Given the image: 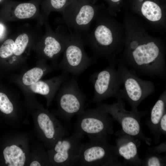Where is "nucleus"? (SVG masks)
I'll use <instances>...</instances> for the list:
<instances>
[{
  "label": "nucleus",
  "instance_id": "4",
  "mask_svg": "<svg viewBox=\"0 0 166 166\" xmlns=\"http://www.w3.org/2000/svg\"><path fill=\"white\" fill-rule=\"evenodd\" d=\"M84 143L77 164L82 166H125L119 161L115 146L107 139H89Z\"/></svg>",
  "mask_w": 166,
  "mask_h": 166
},
{
  "label": "nucleus",
  "instance_id": "27",
  "mask_svg": "<svg viewBox=\"0 0 166 166\" xmlns=\"http://www.w3.org/2000/svg\"><path fill=\"white\" fill-rule=\"evenodd\" d=\"M148 152L156 153L158 154L166 151V143L164 142L154 147L149 148Z\"/></svg>",
  "mask_w": 166,
  "mask_h": 166
},
{
  "label": "nucleus",
  "instance_id": "11",
  "mask_svg": "<svg viewBox=\"0 0 166 166\" xmlns=\"http://www.w3.org/2000/svg\"><path fill=\"white\" fill-rule=\"evenodd\" d=\"M45 21V34L39 42L37 50L40 59L50 61L52 65L57 69V59L68 45L70 34L62 25L59 26L54 31Z\"/></svg>",
  "mask_w": 166,
  "mask_h": 166
},
{
  "label": "nucleus",
  "instance_id": "14",
  "mask_svg": "<svg viewBox=\"0 0 166 166\" xmlns=\"http://www.w3.org/2000/svg\"><path fill=\"white\" fill-rule=\"evenodd\" d=\"M30 151L28 136L22 133L14 134L10 144L3 151L5 163L8 166H27Z\"/></svg>",
  "mask_w": 166,
  "mask_h": 166
},
{
  "label": "nucleus",
  "instance_id": "2",
  "mask_svg": "<svg viewBox=\"0 0 166 166\" xmlns=\"http://www.w3.org/2000/svg\"><path fill=\"white\" fill-rule=\"evenodd\" d=\"M77 116L73 134L81 139L86 135L89 139H107L113 133V118L98 104Z\"/></svg>",
  "mask_w": 166,
  "mask_h": 166
},
{
  "label": "nucleus",
  "instance_id": "18",
  "mask_svg": "<svg viewBox=\"0 0 166 166\" xmlns=\"http://www.w3.org/2000/svg\"><path fill=\"white\" fill-rule=\"evenodd\" d=\"M42 0H32L23 2L10 0L8 3L12 8L14 18L22 19L31 18L36 15Z\"/></svg>",
  "mask_w": 166,
  "mask_h": 166
},
{
  "label": "nucleus",
  "instance_id": "9",
  "mask_svg": "<svg viewBox=\"0 0 166 166\" xmlns=\"http://www.w3.org/2000/svg\"><path fill=\"white\" fill-rule=\"evenodd\" d=\"M95 0H77L62 12L63 22L70 30L82 35L87 33L98 10Z\"/></svg>",
  "mask_w": 166,
  "mask_h": 166
},
{
  "label": "nucleus",
  "instance_id": "8",
  "mask_svg": "<svg viewBox=\"0 0 166 166\" xmlns=\"http://www.w3.org/2000/svg\"><path fill=\"white\" fill-rule=\"evenodd\" d=\"M34 128L37 136L48 149L67 132L55 115L40 105L31 110Z\"/></svg>",
  "mask_w": 166,
  "mask_h": 166
},
{
  "label": "nucleus",
  "instance_id": "17",
  "mask_svg": "<svg viewBox=\"0 0 166 166\" xmlns=\"http://www.w3.org/2000/svg\"><path fill=\"white\" fill-rule=\"evenodd\" d=\"M166 90L160 94L158 99L152 107L149 119L146 122L154 136V142H159L157 138L158 126L160 121L166 112Z\"/></svg>",
  "mask_w": 166,
  "mask_h": 166
},
{
  "label": "nucleus",
  "instance_id": "3",
  "mask_svg": "<svg viewBox=\"0 0 166 166\" xmlns=\"http://www.w3.org/2000/svg\"><path fill=\"white\" fill-rule=\"evenodd\" d=\"M120 75L121 85L119 96L129 103L132 110L138 111L140 103L155 90V86L151 81L143 80L135 75L123 63L117 66Z\"/></svg>",
  "mask_w": 166,
  "mask_h": 166
},
{
  "label": "nucleus",
  "instance_id": "13",
  "mask_svg": "<svg viewBox=\"0 0 166 166\" xmlns=\"http://www.w3.org/2000/svg\"><path fill=\"white\" fill-rule=\"evenodd\" d=\"M68 78V74L62 73L59 75L46 80H41L29 86L20 87L25 94L26 106L38 103L33 96L34 94H37L45 98L47 106L49 107L62 84Z\"/></svg>",
  "mask_w": 166,
  "mask_h": 166
},
{
  "label": "nucleus",
  "instance_id": "19",
  "mask_svg": "<svg viewBox=\"0 0 166 166\" xmlns=\"http://www.w3.org/2000/svg\"><path fill=\"white\" fill-rule=\"evenodd\" d=\"M16 98H10L5 93L0 92V110L11 116L14 123L18 122L21 116V109Z\"/></svg>",
  "mask_w": 166,
  "mask_h": 166
},
{
  "label": "nucleus",
  "instance_id": "26",
  "mask_svg": "<svg viewBox=\"0 0 166 166\" xmlns=\"http://www.w3.org/2000/svg\"><path fill=\"white\" fill-rule=\"evenodd\" d=\"M166 134V112L161 117L159 123L157 130V138L159 141L160 138L162 135Z\"/></svg>",
  "mask_w": 166,
  "mask_h": 166
},
{
  "label": "nucleus",
  "instance_id": "24",
  "mask_svg": "<svg viewBox=\"0 0 166 166\" xmlns=\"http://www.w3.org/2000/svg\"><path fill=\"white\" fill-rule=\"evenodd\" d=\"M147 153L146 157L142 160L141 166H166V156L158 154L152 152Z\"/></svg>",
  "mask_w": 166,
  "mask_h": 166
},
{
  "label": "nucleus",
  "instance_id": "21",
  "mask_svg": "<svg viewBox=\"0 0 166 166\" xmlns=\"http://www.w3.org/2000/svg\"><path fill=\"white\" fill-rule=\"evenodd\" d=\"M77 0H42L41 4L45 19L51 12L57 11L61 13L66 7Z\"/></svg>",
  "mask_w": 166,
  "mask_h": 166
},
{
  "label": "nucleus",
  "instance_id": "1",
  "mask_svg": "<svg viewBox=\"0 0 166 166\" xmlns=\"http://www.w3.org/2000/svg\"><path fill=\"white\" fill-rule=\"evenodd\" d=\"M125 63L140 75L165 79L166 66L161 47L153 42L132 43L127 48Z\"/></svg>",
  "mask_w": 166,
  "mask_h": 166
},
{
  "label": "nucleus",
  "instance_id": "5",
  "mask_svg": "<svg viewBox=\"0 0 166 166\" xmlns=\"http://www.w3.org/2000/svg\"><path fill=\"white\" fill-rule=\"evenodd\" d=\"M117 102L111 104H97L110 115L114 120L121 125L120 132L126 134L144 141L148 145L151 144L152 139L147 137L141 128L140 119L147 113V111H128L125 108V104L120 97L117 98Z\"/></svg>",
  "mask_w": 166,
  "mask_h": 166
},
{
  "label": "nucleus",
  "instance_id": "29",
  "mask_svg": "<svg viewBox=\"0 0 166 166\" xmlns=\"http://www.w3.org/2000/svg\"><path fill=\"white\" fill-rule=\"evenodd\" d=\"M110 2L116 3L120 1L121 0H107Z\"/></svg>",
  "mask_w": 166,
  "mask_h": 166
},
{
  "label": "nucleus",
  "instance_id": "6",
  "mask_svg": "<svg viewBox=\"0 0 166 166\" xmlns=\"http://www.w3.org/2000/svg\"><path fill=\"white\" fill-rule=\"evenodd\" d=\"M69 32V41L57 69H61L63 73L77 76L93 63L94 60L89 57L85 50L82 35L71 30Z\"/></svg>",
  "mask_w": 166,
  "mask_h": 166
},
{
  "label": "nucleus",
  "instance_id": "28",
  "mask_svg": "<svg viewBox=\"0 0 166 166\" xmlns=\"http://www.w3.org/2000/svg\"><path fill=\"white\" fill-rule=\"evenodd\" d=\"M4 30L3 26L1 24H0V36L3 33Z\"/></svg>",
  "mask_w": 166,
  "mask_h": 166
},
{
  "label": "nucleus",
  "instance_id": "23",
  "mask_svg": "<svg viewBox=\"0 0 166 166\" xmlns=\"http://www.w3.org/2000/svg\"><path fill=\"white\" fill-rule=\"evenodd\" d=\"M30 42L29 35L23 33L18 35L14 40V57L19 64V59L22 56L28 46Z\"/></svg>",
  "mask_w": 166,
  "mask_h": 166
},
{
  "label": "nucleus",
  "instance_id": "15",
  "mask_svg": "<svg viewBox=\"0 0 166 166\" xmlns=\"http://www.w3.org/2000/svg\"><path fill=\"white\" fill-rule=\"evenodd\" d=\"M116 134L118 136L115 140L117 153L119 157L123 158L125 165L141 166L142 160L138 152L140 145V140L119 131Z\"/></svg>",
  "mask_w": 166,
  "mask_h": 166
},
{
  "label": "nucleus",
  "instance_id": "10",
  "mask_svg": "<svg viewBox=\"0 0 166 166\" xmlns=\"http://www.w3.org/2000/svg\"><path fill=\"white\" fill-rule=\"evenodd\" d=\"M90 81L94 89L92 102L98 104L111 97H120L121 79L113 61L103 70L91 75Z\"/></svg>",
  "mask_w": 166,
  "mask_h": 166
},
{
  "label": "nucleus",
  "instance_id": "20",
  "mask_svg": "<svg viewBox=\"0 0 166 166\" xmlns=\"http://www.w3.org/2000/svg\"><path fill=\"white\" fill-rule=\"evenodd\" d=\"M42 144L35 145L30 149L27 166H52L48 156Z\"/></svg>",
  "mask_w": 166,
  "mask_h": 166
},
{
  "label": "nucleus",
  "instance_id": "16",
  "mask_svg": "<svg viewBox=\"0 0 166 166\" xmlns=\"http://www.w3.org/2000/svg\"><path fill=\"white\" fill-rule=\"evenodd\" d=\"M47 61L40 59L37 66L19 76L14 81L21 87L29 86L41 80L45 75L57 69L48 65Z\"/></svg>",
  "mask_w": 166,
  "mask_h": 166
},
{
  "label": "nucleus",
  "instance_id": "22",
  "mask_svg": "<svg viewBox=\"0 0 166 166\" xmlns=\"http://www.w3.org/2000/svg\"><path fill=\"white\" fill-rule=\"evenodd\" d=\"M141 11L143 15L150 21H159L162 17L160 7L157 3L152 1H144L142 5Z\"/></svg>",
  "mask_w": 166,
  "mask_h": 166
},
{
  "label": "nucleus",
  "instance_id": "30",
  "mask_svg": "<svg viewBox=\"0 0 166 166\" xmlns=\"http://www.w3.org/2000/svg\"><path fill=\"white\" fill-rule=\"evenodd\" d=\"M1 0H0V1H1Z\"/></svg>",
  "mask_w": 166,
  "mask_h": 166
},
{
  "label": "nucleus",
  "instance_id": "12",
  "mask_svg": "<svg viewBox=\"0 0 166 166\" xmlns=\"http://www.w3.org/2000/svg\"><path fill=\"white\" fill-rule=\"evenodd\" d=\"M84 143L73 134L58 140L47 152L52 166H71L77 164Z\"/></svg>",
  "mask_w": 166,
  "mask_h": 166
},
{
  "label": "nucleus",
  "instance_id": "7",
  "mask_svg": "<svg viewBox=\"0 0 166 166\" xmlns=\"http://www.w3.org/2000/svg\"><path fill=\"white\" fill-rule=\"evenodd\" d=\"M57 109L54 114L66 121L83 112L86 96L80 90L74 77L65 81L58 91Z\"/></svg>",
  "mask_w": 166,
  "mask_h": 166
},
{
  "label": "nucleus",
  "instance_id": "25",
  "mask_svg": "<svg viewBox=\"0 0 166 166\" xmlns=\"http://www.w3.org/2000/svg\"><path fill=\"white\" fill-rule=\"evenodd\" d=\"M14 40L8 39L6 40L0 47V57L2 58H7L13 56L18 67L19 64L16 60L14 55Z\"/></svg>",
  "mask_w": 166,
  "mask_h": 166
}]
</instances>
